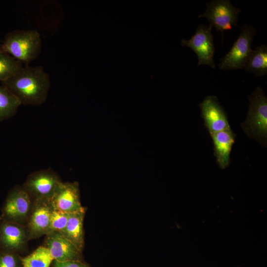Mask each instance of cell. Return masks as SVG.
<instances>
[{
    "mask_svg": "<svg viewBox=\"0 0 267 267\" xmlns=\"http://www.w3.org/2000/svg\"><path fill=\"white\" fill-rule=\"evenodd\" d=\"M29 240L25 225L1 218L0 221V250L18 253L25 248Z\"/></svg>",
    "mask_w": 267,
    "mask_h": 267,
    "instance_id": "12",
    "label": "cell"
},
{
    "mask_svg": "<svg viewBox=\"0 0 267 267\" xmlns=\"http://www.w3.org/2000/svg\"><path fill=\"white\" fill-rule=\"evenodd\" d=\"M22 63L0 49V82L6 81L18 72Z\"/></svg>",
    "mask_w": 267,
    "mask_h": 267,
    "instance_id": "19",
    "label": "cell"
},
{
    "mask_svg": "<svg viewBox=\"0 0 267 267\" xmlns=\"http://www.w3.org/2000/svg\"><path fill=\"white\" fill-rule=\"evenodd\" d=\"M69 215V213L52 209L47 234L52 232L61 233L66 225Z\"/></svg>",
    "mask_w": 267,
    "mask_h": 267,
    "instance_id": "20",
    "label": "cell"
},
{
    "mask_svg": "<svg viewBox=\"0 0 267 267\" xmlns=\"http://www.w3.org/2000/svg\"><path fill=\"white\" fill-rule=\"evenodd\" d=\"M1 84L17 97L21 105L35 106L46 101L50 82L43 66L28 65Z\"/></svg>",
    "mask_w": 267,
    "mask_h": 267,
    "instance_id": "1",
    "label": "cell"
},
{
    "mask_svg": "<svg viewBox=\"0 0 267 267\" xmlns=\"http://www.w3.org/2000/svg\"><path fill=\"white\" fill-rule=\"evenodd\" d=\"M201 115L210 134L230 129L226 114L215 95H209L199 103Z\"/></svg>",
    "mask_w": 267,
    "mask_h": 267,
    "instance_id": "9",
    "label": "cell"
},
{
    "mask_svg": "<svg viewBox=\"0 0 267 267\" xmlns=\"http://www.w3.org/2000/svg\"><path fill=\"white\" fill-rule=\"evenodd\" d=\"M86 212V208L82 207L70 213L66 225L60 233L82 251L85 244L84 221Z\"/></svg>",
    "mask_w": 267,
    "mask_h": 267,
    "instance_id": "15",
    "label": "cell"
},
{
    "mask_svg": "<svg viewBox=\"0 0 267 267\" xmlns=\"http://www.w3.org/2000/svg\"><path fill=\"white\" fill-rule=\"evenodd\" d=\"M61 180L51 169L41 170L31 174L22 187L34 200H49Z\"/></svg>",
    "mask_w": 267,
    "mask_h": 267,
    "instance_id": "8",
    "label": "cell"
},
{
    "mask_svg": "<svg viewBox=\"0 0 267 267\" xmlns=\"http://www.w3.org/2000/svg\"><path fill=\"white\" fill-rule=\"evenodd\" d=\"M248 112L241 126L249 137L267 147V97L262 88L258 86L248 96Z\"/></svg>",
    "mask_w": 267,
    "mask_h": 267,
    "instance_id": "3",
    "label": "cell"
},
{
    "mask_svg": "<svg viewBox=\"0 0 267 267\" xmlns=\"http://www.w3.org/2000/svg\"><path fill=\"white\" fill-rule=\"evenodd\" d=\"M40 33L35 30H16L7 33L0 49L26 65L39 56L42 50Z\"/></svg>",
    "mask_w": 267,
    "mask_h": 267,
    "instance_id": "2",
    "label": "cell"
},
{
    "mask_svg": "<svg viewBox=\"0 0 267 267\" xmlns=\"http://www.w3.org/2000/svg\"><path fill=\"white\" fill-rule=\"evenodd\" d=\"M33 200L22 186H17L8 193L2 209L3 219L25 225Z\"/></svg>",
    "mask_w": 267,
    "mask_h": 267,
    "instance_id": "6",
    "label": "cell"
},
{
    "mask_svg": "<svg viewBox=\"0 0 267 267\" xmlns=\"http://www.w3.org/2000/svg\"><path fill=\"white\" fill-rule=\"evenodd\" d=\"M256 29L251 25H244L232 46L222 58L219 67L223 70L243 69L253 49L251 46Z\"/></svg>",
    "mask_w": 267,
    "mask_h": 267,
    "instance_id": "5",
    "label": "cell"
},
{
    "mask_svg": "<svg viewBox=\"0 0 267 267\" xmlns=\"http://www.w3.org/2000/svg\"><path fill=\"white\" fill-rule=\"evenodd\" d=\"M53 209L71 213L82 206L79 184L77 182H60L48 200Z\"/></svg>",
    "mask_w": 267,
    "mask_h": 267,
    "instance_id": "10",
    "label": "cell"
},
{
    "mask_svg": "<svg viewBox=\"0 0 267 267\" xmlns=\"http://www.w3.org/2000/svg\"><path fill=\"white\" fill-rule=\"evenodd\" d=\"M19 100L3 86H0V122L13 116L21 105Z\"/></svg>",
    "mask_w": 267,
    "mask_h": 267,
    "instance_id": "17",
    "label": "cell"
},
{
    "mask_svg": "<svg viewBox=\"0 0 267 267\" xmlns=\"http://www.w3.org/2000/svg\"><path fill=\"white\" fill-rule=\"evenodd\" d=\"M246 71L253 73L256 77L267 74V45L262 44L256 46L252 50L245 64Z\"/></svg>",
    "mask_w": 267,
    "mask_h": 267,
    "instance_id": "16",
    "label": "cell"
},
{
    "mask_svg": "<svg viewBox=\"0 0 267 267\" xmlns=\"http://www.w3.org/2000/svg\"><path fill=\"white\" fill-rule=\"evenodd\" d=\"M209 25H199L189 40L182 39L181 44L190 48L197 55L198 66L207 65L215 68L214 37Z\"/></svg>",
    "mask_w": 267,
    "mask_h": 267,
    "instance_id": "7",
    "label": "cell"
},
{
    "mask_svg": "<svg viewBox=\"0 0 267 267\" xmlns=\"http://www.w3.org/2000/svg\"><path fill=\"white\" fill-rule=\"evenodd\" d=\"M241 12L229 0H212L206 3L205 12L198 17L207 19L211 28L221 32L222 42L225 31L231 30L233 26L238 27V15Z\"/></svg>",
    "mask_w": 267,
    "mask_h": 267,
    "instance_id": "4",
    "label": "cell"
},
{
    "mask_svg": "<svg viewBox=\"0 0 267 267\" xmlns=\"http://www.w3.org/2000/svg\"><path fill=\"white\" fill-rule=\"evenodd\" d=\"M214 145V155L217 163L222 169L230 164V155L235 141V134L229 129L210 134Z\"/></svg>",
    "mask_w": 267,
    "mask_h": 267,
    "instance_id": "14",
    "label": "cell"
},
{
    "mask_svg": "<svg viewBox=\"0 0 267 267\" xmlns=\"http://www.w3.org/2000/svg\"><path fill=\"white\" fill-rule=\"evenodd\" d=\"M53 261L48 250L42 246L22 258V267H49Z\"/></svg>",
    "mask_w": 267,
    "mask_h": 267,
    "instance_id": "18",
    "label": "cell"
},
{
    "mask_svg": "<svg viewBox=\"0 0 267 267\" xmlns=\"http://www.w3.org/2000/svg\"><path fill=\"white\" fill-rule=\"evenodd\" d=\"M52 267H91L89 264L84 260H71L57 261L53 260Z\"/></svg>",
    "mask_w": 267,
    "mask_h": 267,
    "instance_id": "22",
    "label": "cell"
},
{
    "mask_svg": "<svg viewBox=\"0 0 267 267\" xmlns=\"http://www.w3.org/2000/svg\"><path fill=\"white\" fill-rule=\"evenodd\" d=\"M45 236L43 246L48 250L53 260L60 262L83 260V251L60 233L52 232Z\"/></svg>",
    "mask_w": 267,
    "mask_h": 267,
    "instance_id": "13",
    "label": "cell"
},
{
    "mask_svg": "<svg viewBox=\"0 0 267 267\" xmlns=\"http://www.w3.org/2000/svg\"><path fill=\"white\" fill-rule=\"evenodd\" d=\"M52 210L48 200H34L26 222L29 239H33L45 235L50 224Z\"/></svg>",
    "mask_w": 267,
    "mask_h": 267,
    "instance_id": "11",
    "label": "cell"
},
{
    "mask_svg": "<svg viewBox=\"0 0 267 267\" xmlns=\"http://www.w3.org/2000/svg\"><path fill=\"white\" fill-rule=\"evenodd\" d=\"M1 218H2V216H1H1H0V221L1 219Z\"/></svg>",
    "mask_w": 267,
    "mask_h": 267,
    "instance_id": "23",
    "label": "cell"
},
{
    "mask_svg": "<svg viewBox=\"0 0 267 267\" xmlns=\"http://www.w3.org/2000/svg\"><path fill=\"white\" fill-rule=\"evenodd\" d=\"M0 267H22V258L17 253L0 249Z\"/></svg>",
    "mask_w": 267,
    "mask_h": 267,
    "instance_id": "21",
    "label": "cell"
}]
</instances>
